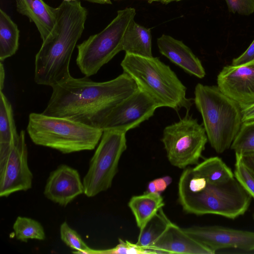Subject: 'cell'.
I'll return each instance as SVG.
<instances>
[{
	"label": "cell",
	"instance_id": "21",
	"mask_svg": "<svg viewBox=\"0 0 254 254\" xmlns=\"http://www.w3.org/2000/svg\"><path fill=\"white\" fill-rule=\"evenodd\" d=\"M20 31L17 25L2 9H0V61L15 54L19 46Z\"/></svg>",
	"mask_w": 254,
	"mask_h": 254
},
{
	"label": "cell",
	"instance_id": "3",
	"mask_svg": "<svg viewBox=\"0 0 254 254\" xmlns=\"http://www.w3.org/2000/svg\"><path fill=\"white\" fill-rule=\"evenodd\" d=\"M252 198L235 177L210 184L193 168H185L178 183V200L183 210L196 215L211 214L234 219L247 211Z\"/></svg>",
	"mask_w": 254,
	"mask_h": 254
},
{
	"label": "cell",
	"instance_id": "28",
	"mask_svg": "<svg viewBox=\"0 0 254 254\" xmlns=\"http://www.w3.org/2000/svg\"><path fill=\"white\" fill-rule=\"evenodd\" d=\"M150 254L155 251L144 249L128 241L119 239V244L114 248L106 250H95V254Z\"/></svg>",
	"mask_w": 254,
	"mask_h": 254
},
{
	"label": "cell",
	"instance_id": "7",
	"mask_svg": "<svg viewBox=\"0 0 254 254\" xmlns=\"http://www.w3.org/2000/svg\"><path fill=\"white\" fill-rule=\"evenodd\" d=\"M135 14L133 7L118 10L115 18L102 31L77 46L76 64L85 76L96 74L123 51L124 35Z\"/></svg>",
	"mask_w": 254,
	"mask_h": 254
},
{
	"label": "cell",
	"instance_id": "29",
	"mask_svg": "<svg viewBox=\"0 0 254 254\" xmlns=\"http://www.w3.org/2000/svg\"><path fill=\"white\" fill-rule=\"evenodd\" d=\"M228 9L233 13L249 15L254 13V0H225Z\"/></svg>",
	"mask_w": 254,
	"mask_h": 254
},
{
	"label": "cell",
	"instance_id": "25",
	"mask_svg": "<svg viewBox=\"0 0 254 254\" xmlns=\"http://www.w3.org/2000/svg\"><path fill=\"white\" fill-rule=\"evenodd\" d=\"M230 148L241 155L254 153V120L242 123Z\"/></svg>",
	"mask_w": 254,
	"mask_h": 254
},
{
	"label": "cell",
	"instance_id": "37",
	"mask_svg": "<svg viewBox=\"0 0 254 254\" xmlns=\"http://www.w3.org/2000/svg\"><path fill=\"white\" fill-rule=\"evenodd\" d=\"M63 0L66 1V2H70V1H74L75 0Z\"/></svg>",
	"mask_w": 254,
	"mask_h": 254
},
{
	"label": "cell",
	"instance_id": "23",
	"mask_svg": "<svg viewBox=\"0 0 254 254\" xmlns=\"http://www.w3.org/2000/svg\"><path fill=\"white\" fill-rule=\"evenodd\" d=\"M169 221L162 208L160 209L139 232L136 244L144 249L152 251L153 244L164 231Z\"/></svg>",
	"mask_w": 254,
	"mask_h": 254
},
{
	"label": "cell",
	"instance_id": "26",
	"mask_svg": "<svg viewBox=\"0 0 254 254\" xmlns=\"http://www.w3.org/2000/svg\"><path fill=\"white\" fill-rule=\"evenodd\" d=\"M60 233L62 241L74 251L73 253L95 254V250L89 248L81 236L65 221L60 225Z\"/></svg>",
	"mask_w": 254,
	"mask_h": 254
},
{
	"label": "cell",
	"instance_id": "33",
	"mask_svg": "<svg viewBox=\"0 0 254 254\" xmlns=\"http://www.w3.org/2000/svg\"><path fill=\"white\" fill-rule=\"evenodd\" d=\"M241 156L244 163L254 172V153L241 155Z\"/></svg>",
	"mask_w": 254,
	"mask_h": 254
},
{
	"label": "cell",
	"instance_id": "36",
	"mask_svg": "<svg viewBox=\"0 0 254 254\" xmlns=\"http://www.w3.org/2000/svg\"><path fill=\"white\" fill-rule=\"evenodd\" d=\"M149 2H159L167 4L173 1H179L182 0H146Z\"/></svg>",
	"mask_w": 254,
	"mask_h": 254
},
{
	"label": "cell",
	"instance_id": "1",
	"mask_svg": "<svg viewBox=\"0 0 254 254\" xmlns=\"http://www.w3.org/2000/svg\"><path fill=\"white\" fill-rule=\"evenodd\" d=\"M52 88V95L42 114L98 128L111 108L138 89L134 80L124 72L104 82L93 81L86 76H71Z\"/></svg>",
	"mask_w": 254,
	"mask_h": 254
},
{
	"label": "cell",
	"instance_id": "2",
	"mask_svg": "<svg viewBox=\"0 0 254 254\" xmlns=\"http://www.w3.org/2000/svg\"><path fill=\"white\" fill-rule=\"evenodd\" d=\"M87 14L79 0H63L57 7L55 25L35 56L37 84L53 87L71 76L69 70L71 57L83 32Z\"/></svg>",
	"mask_w": 254,
	"mask_h": 254
},
{
	"label": "cell",
	"instance_id": "32",
	"mask_svg": "<svg viewBox=\"0 0 254 254\" xmlns=\"http://www.w3.org/2000/svg\"><path fill=\"white\" fill-rule=\"evenodd\" d=\"M242 122L254 120V103L242 109Z\"/></svg>",
	"mask_w": 254,
	"mask_h": 254
},
{
	"label": "cell",
	"instance_id": "34",
	"mask_svg": "<svg viewBox=\"0 0 254 254\" xmlns=\"http://www.w3.org/2000/svg\"><path fill=\"white\" fill-rule=\"evenodd\" d=\"M5 77V73L4 69L2 62H0V91H2V89L4 87V77Z\"/></svg>",
	"mask_w": 254,
	"mask_h": 254
},
{
	"label": "cell",
	"instance_id": "31",
	"mask_svg": "<svg viewBox=\"0 0 254 254\" xmlns=\"http://www.w3.org/2000/svg\"><path fill=\"white\" fill-rule=\"evenodd\" d=\"M254 60V40L248 49L239 57L234 59L232 65H238L247 63Z\"/></svg>",
	"mask_w": 254,
	"mask_h": 254
},
{
	"label": "cell",
	"instance_id": "20",
	"mask_svg": "<svg viewBox=\"0 0 254 254\" xmlns=\"http://www.w3.org/2000/svg\"><path fill=\"white\" fill-rule=\"evenodd\" d=\"M19 134L16 130L12 108L2 92L0 91V160L3 159L17 141Z\"/></svg>",
	"mask_w": 254,
	"mask_h": 254
},
{
	"label": "cell",
	"instance_id": "19",
	"mask_svg": "<svg viewBox=\"0 0 254 254\" xmlns=\"http://www.w3.org/2000/svg\"><path fill=\"white\" fill-rule=\"evenodd\" d=\"M123 51L126 54L153 57L151 29L138 24L133 20L124 35Z\"/></svg>",
	"mask_w": 254,
	"mask_h": 254
},
{
	"label": "cell",
	"instance_id": "35",
	"mask_svg": "<svg viewBox=\"0 0 254 254\" xmlns=\"http://www.w3.org/2000/svg\"><path fill=\"white\" fill-rule=\"evenodd\" d=\"M90 2L99 4H112L111 0H85Z\"/></svg>",
	"mask_w": 254,
	"mask_h": 254
},
{
	"label": "cell",
	"instance_id": "8",
	"mask_svg": "<svg viewBox=\"0 0 254 254\" xmlns=\"http://www.w3.org/2000/svg\"><path fill=\"white\" fill-rule=\"evenodd\" d=\"M126 133L103 131L82 181L84 194L87 197H94L111 187L121 156L127 148Z\"/></svg>",
	"mask_w": 254,
	"mask_h": 254
},
{
	"label": "cell",
	"instance_id": "14",
	"mask_svg": "<svg viewBox=\"0 0 254 254\" xmlns=\"http://www.w3.org/2000/svg\"><path fill=\"white\" fill-rule=\"evenodd\" d=\"M84 189L78 171L66 164H61L52 171L44 190L45 196L62 206H66Z\"/></svg>",
	"mask_w": 254,
	"mask_h": 254
},
{
	"label": "cell",
	"instance_id": "9",
	"mask_svg": "<svg viewBox=\"0 0 254 254\" xmlns=\"http://www.w3.org/2000/svg\"><path fill=\"white\" fill-rule=\"evenodd\" d=\"M207 140L203 126L188 112L179 121L164 128L161 139L169 161L180 169L198 164Z\"/></svg>",
	"mask_w": 254,
	"mask_h": 254
},
{
	"label": "cell",
	"instance_id": "38",
	"mask_svg": "<svg viewBox=\"0 0 254 254\" xmlns=\"http://www.w3.org/2000/svg\"><path fill=\"white\" fill-rule=\"evenodd\" d=\"M253 218H254V214H253Z\"/></svg>",
	"mask_w": 254,
	"mask_h": 254
},
{
	"label": "cell",
	"instance_id": "5",
	"mask_svg": "<svg viewBox=\"0 0 254 254\" xmlns=\"http://www.w3.org/2000/svg\"><path fill=\"white\" fill-rule=\"evenodd\" d=\"M194 102L211 147L218 153L230 148L243 123L242 109L217 86L198 83Z\"/></svg>",
	"mask_w": 254,
	"mask_h": 254
},
{
	"label": "cell",
	"instance_id": "12",
	"mask_svg": "<svg viewBox=\"0 0 254 254\" xmlns=\"http://www.w3.org/2000/svg\"><path fill=\"white\" fill-rule=\"evenodd\" d=\"M184 229L214 254L219 250L228 248L254 251V232L220 226H191Z\"/></svg>",
	"mask_w": 254,
	"mask_h": 254
},
{
	"label": "cell",
	"instance_id": "27",
	"mask_svg": "<svg viewBox=\"0 0 254 254\" xmlns=\"http://www.w3.org/2000/svg\"><path fill=\"white\" fill-rule=\"evenodd\" d=\"M235 155L234 177L254 199V172L244 163L241 155Z\"/></svg>",
	"mask_w": 254,
	"mask_h": 254
},
{
	"label": "cell",
	"instance_id": "10",
	"mask_svg": "<svg viewBox=\"0 0 254 254\" xmlns=\"http://www.w3.org/2000/svg\"><path fill=\"white\" fill-rule=\"evenodd\" d=\"M158 106L144 92L138 89L115 105L106 114L99 128L126 133L153 116Z\"/></svg>",
	"mask_w": 254,
	"mask_h": 254
},
{
	"label": "cell",
	"instance_id": "4",
	"mask_svg": "<svg viewBox=\"0 0 254 254\" xmlns=\"http://www.w3.org/2000/svg\"><path fill=\"white\" fill-rule=\"evenodd\" d=\"M123 71L135 82L158 107L176 111L185 108L189 112L191 99L186 97L187 88L170 67L157 57L126 54L121 63Z\"/></svg>",
	"mask_w": 254,
	"mask_h": 254
},
{
	"label": "cell",
	"instance_id": "15",
	"mask_svg": "<svg viewBox=\"0 0 254 254\" xmlns=\"http://www.w3.org/2000/svg\"><path fill=\"white\" fill-rule=\"evenodd\" d=\"M151 250L157 254H214L170 220Z\"/></svg>",
	"mask_w": 254,
	"mask_h": 254
},
{
	"label": "cell",
	"instance_id": "24",
	"mask_svg": "<svg viewBox=\"0 0 254 254\" xmlns=\"http://www.w3.org/2000/svg\"><path fill=\"white\" fill-rule=\"evenodd\" d=\"M13 230L16 239L22 242L29 240H44L46 234L42 224L36 220L18 216L13 224Z\"/></svg>",
	"mask_w": 254,
	"mask_h": 254
},
{
	"label": "cell",
	"instance_id": "13",
	"mask_svg": "<svg viewBox=\"0 0 254 254\" xmlns=\"http://www.w3.org/2000/svg\"><path fill=\"white\" fill-rule=\"evenodd\" d=\"M217 87L244 108L254 103V60L238 65L224 66L217 76Z\"/></svg>",
	"mask_w": 254,
	"mask_h": 254
},
{
	"label": "cell",
	"instance_id": "16",
	"mask_svg": "<svg viewBox=\"0 0 254 254\" xmlns=\"http://www.w3.org/2000/svg\"><path fill=\"white\" fill-rule=\"evenodd\" d=\"M157 44L162 55L187 72L199 78L205 76L201 61L182 41L163 34L157 39Z\"/></svg>",
	"mask_w": 254,
	"mask_h": 254
},
{
	"label": "cell",
	"instance_id": "22",
	"mask_svg": "<svg viewBox=\"0 0 254 254\" xmlns=\"http://www.w3.org/2000/svg\"><path fill=\"white\" fill-rule=\"evenodd\" d=\"M193 168L210 184L224 183L234 177L231 169L218 157L208 158Z\"/></svg>",
	"mask_w": 254,
	"mask_h": 254
},
{
	"label": "cell",
	"instance_id": "18",
	"mask_svg": "<svg viewBox=\"0 0 254 254\" xmlns=\"http://www.w3.org/2000/svg\"><path fill=\"white\" fill-rule=\"evenodd\" d=\"M160 193L146 192L131 197L128 205L141 232L147 223L164 205Z\"/></svg>",
	"mask_w": 254,
	"mask_h": 254
},
{
	"label": "cell",
	"instance_id": "17",
	"mask_svg": "<svg viewBox=\"0 0 254 254\" xmlns=\"http://www.w3.org/2000/svg\"><path fill=\"white\" fill-rule=\"evenodd\" d=\"M17 11L34 22L44 41L52 31L57 21V7L43 0H15Z\"/></svg>",
	"mask_w": 254,
	"mask_h": 254
},
{
	"label": "cell",
	"instance_id": "6",
	"mask_svg": "<svg viewBox=\"0 0 254 254\" xmlns=\"http://www.w3.org/2000/svg\"><path fill=\"white\" fill-rule=\"evenodd\" d=\"M27 130L34 144L63 154L94 149L103 132L80 122L35 113L29 116Z\"/></svg>",
	"mask_w": 254,
	"mask_h": 254
},
{
	"label": "cell",
	"instance_id": "30",
	"mask_svg": "<svg viewBox=\"0 0 254 254\" xmlns=\"http://www.w3.org/2000/svg\"><path fill=\"white\" fill-rule=\"evenodd\" d=\"M171 182L172 178L169 176L155 179L148 183L147 192L160 193L167 189Z\"/></svg>",
	"mask_w": 254,
	"mask_h": 254
},
{
	"label": "cell",
	"instance_id": "11",
	"mask_svg": "<svg viewBox=\"0 0 254 254\" xmlns=\"http://www.w3.org/2000/svg\"><path fill=\"white\" fill-rule=\"evenodd\" d=\"M33 179L28 163L25 133L22 130L7 155L0 160V197H7L14 192L31 189Z\"/></svg>",
	"mask_w": 254,
	"mask_h": 254
}]
</instances>
